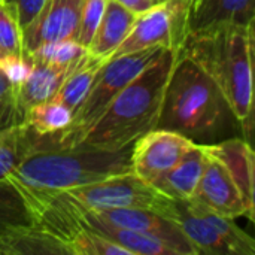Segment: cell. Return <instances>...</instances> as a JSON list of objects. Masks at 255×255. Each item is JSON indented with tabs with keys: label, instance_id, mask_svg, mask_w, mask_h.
I'll use <instances>...</instances> for the list:
<instances>
[{
	"label": "cell",
	"instance_id": "6da1fadb",
	"mask_svg": "<svg viewBox=\"0 0 255 255\" xmlns=\"http://www.w3.org/2000/svg\"><path fill=\"white\" fill-rule=\"evenodd\" d=\"M254 22L221 24L187 31L181 45V51L217 84L233 117L242 124L247 142L254 127Z\"/></svg>",
	"mask_w": 255,
	"mask_h": 255
},
{
	"label": "cell",
	"instance_id": "7a4b0ae2",
	"mask_svg": "<svg viewBox=\"0 0 255 255\" xmlns=\"http://www.w3.org/2000/svg\"><path fill=\"white\" fill-rule=\"evenodd\" d=\"M179 49L163 52L106 108L76 146L121 151L157 127L164 88Z\"/></svg>",
	"mask_w": 255,
	"mask_h": 255
},
{
	"label": "cell",
	"instance_id": "3957f363",
	"mask_svg": "<svg viewBox=\"0 0 255 255\" xmlns=\"http://www.w3.org/2000/svg\"><path fill=\"white\" fill-rule=\"evenodd\" d=\"M229 114L232 111L217 84L179 49L164 88L155 128L194 140L220 131Z\"/></svg>",
	"mask_w": 255,
	"mask_h": 255
},
{
	"label": "cell",
	"instance_id": "277c9868",
	"mask_svg": "<svg viewBox=\"0 0 255 255\" xmlns=\"http://www.w3.org/2000/svg\"><path fill=\"white\" fill-rule=\"evenodd\" d=\"M130 151L131 146L121 151L40 146L30 152L4 181L30 190L63 191L131 172Z\"/></svg>",
	"mask_w": 255,
	"mask_h": 255
},
{
	"label": "cell",
	"instance_id": "5b68a950",
	"mask_svg": "<svg viewBox=\"0 0 255 255\" xmlns=\"http://www.w3.org/2000/svg\"><path fill=\"white\" fill-rule=\"evenodd\" d=\"M166 48H151L134 54L121 55L106 60L97 72L85 99L72 115V121L63 130L42 136L37 148H73L85 133L96 124L112 100L143 70L146 69Z\"/></svg>",
	"mask_w": 255,
	"mask_h": 255
},
{
	"label": "cell",
	"instance_id": "8992f818",
	"mask_svg": "<svg viewBox=\"0 0 255 255\" xmlns=\"http://www.w3.org/2000/svg\"><path fill=\"white\" fill-rule=\"evenodd\" d=\"M200 254L255 255L254 239L235 220L215 214L194 199L172 200L163 212Z\"/></svg>",
	"mask_w": 255,
	"mask_h": 255
},
{
	"label": "cell",
	"instance_id": "52a82bcc",
	"mask_svg": "<svg viewBox=\"0 0 255 255\" xmlns=\"http://www.w3.org/2000/svg\"><path fill=\"white\" fill-rule=\"evenodd\" d=\"M52 193L81 209H145L163 215L170 203L169 197L143 182L133 172Z\"/></svg>",
	"mask_w": 255,
	"mask_h": 255
},
{
	"label": "cell",
	"instance_id": "ba28073f",
	"mask_svg": "<svg viewBox=\"0 0 255 255\" xmlns=\"http://www.w3.org/2000/svg\"><path fill=\"white\" fill-rule=\"evenodd\" d=\"M188 1L164 0L136 15L127 36L108 58L140 52L151 48L181 49L187 34Z\"/></svg>",
	"mask_w": 255,
	"mask_h": 255
},
{
	"label": "cell",
	"instance_id": "9c48e42d",
	"mask_svg": "<svg viewBox=\"0 0 255 255\" xmlns=\"http://www.w3.org/2000/svg\"><path fill=\"white\" fill-rule=\"evenodd\" d=\"M194 143V140L179 133L154 128L133 142L130 151L131 172L151 185L170 170Z\"/></svg>",
	"mask_w": 255,
	"mask_h": 255
},
{
	"label": "cell",
	"instance_id": "30bf717a",
	"mask_svg": "<svg viewBox=\"0 0 255 255\" xmlns=\"http://www.w3.org/2000/svg\"><path fill=\"white\" fill-rule=\"evenodd\" d=\"M82 0H45L37 15L22 28L24 54L60 40H76Z\"/></svg>",
	"mask_w": 255,
	"mask_h": 255
},
{
	"label": "cell",
	"instance_id": "8fae6325",
	"mask_svg": "<svg viewBox=\"0 0 255 255\" xmlns=\"http://www.w3.org/2000/svg\"><path fill=\"white\" fill-rule=\"evenodd\" d=\"M191 199L197 200L208 209L223 217L232 220L247 217L250 220L247 205L229 169L224 166L221 160L214 157L209 151L206 166Z\"/></svg>",
	"mask_w": 255,
	"mask_h": 255
},
{
	"label": "cell",
	"instance_id": "7c38bea8",
	"mask_svg": "<svg viewBox=\"0 0 255 255\" xmlns=\"http://www.w3.org/2000/svg\"><path fill=\"white\" fill-rule=\"evenodd\" d=\"M72 205V203H70ZM76 208V206H75ZM81 209V208H78ZM91 217L131 232L154 235L170 242L179 255H197L184 233L167 218L145 209H82Z\"/></svg>",
	"mask_w": 255,
	"mask_h": 255
},
{
	"label": "cell",
	"instance_id": "4fadbf2b",
	"mask_svg": "<svg viewBox=\"0 0 255 255\" xmlns=\"http://www.w3.org/2000/svg\"><path fill=\"white\" fill-rule=\"evenodd\" d=\"M208 151L221 160L236 182L247 205L250 220H254V151L250 142L241 137L206 145Z\"/></svg>",
	"mask_w": 255,
	"mask_h": 255
},
{
	"label": "cell",
	"instance_id": "5bb4252c",
	"mask_svg": "<svg viewBox=\"0 0 255 255\" xmlns=\"http://www.w3.org/2000/svg\"><path fill=\"white\" fill-rule=\"evenodd\" d=\"M254 16L255 0H190L187 31L221 24L248 25Z\"/></svg>",
	"mask_w": 255,
	"mask_h": 255
},
{
	"label": "cell",
	"instance_id": "9a60e30c",
	"mask_svg": "<svg viewBox=\"0 0 255 255\" xmlns=\"http://www.w3.org/2000/svg\"><path fill=\"white\" fill-rule=\"evenodd\" d=\"M208 161L205 145L194 143L185 155L151 185L172 200H190L194 196Z\"/></svg>",
	"mask_w": 255,
	"mask_h": 255
},
{
	"label": "cell",
	"instance_id": "2e32d148",
	"mask_svg": "<svg viewBox=\"0 0 255 255\" xmlns=\"http://www.w3.org/2000/svg\"><path fill=\"white\" fill-rule=\"evenodd\" d=\"M69 255L66 245L34 223L7 226L0 232V255Z\"/></svg>",
	"mask_w": 255,
	"mask_h": 255
},
{
	"label": "cell",
	"instance_id": "e0dca14e",
	"mask_svg": "<svg viewBox=\"0 0 255 255\" xmlns=\"http://www.w3.org/2000/svg\"><path fill=\"white\" fill-rule=\"evenodd\" d=\"M28 60L30 69L24 79L18 84V97L24 111L33 105L51 100L66 76L76 66H58L31 57H28Z\"/></svg>",
	"mask_w": 255,
	"mask_h": 255
},
{
	"label": "cell",
	"instance_id": "ac0fdd59",
	"mask_svg": "<svg viewBox=\"0 0 255 255\" xmlns=\"http://www.w3.org/2000/svg\"><path fill=\"white\" fill-rule=\"evenodd\" d=\"M134 18L136 15L133 12L115 0H106L105 12L90 45L87 46V52L106 61L127 36Z\"/></svg>",
	"mask_w": 255,
	"mask_h": 255
},
{
	"label": "cell",
	"instance_id": "d6986e66",
	"mask_svg": "<svg viewBox=\"0 0 255 255\" xmlns=\"http://www.w3.org/2000/svg\"><path fill=\"white\" fill-rule=\"evenodd\" d=\"M105 60L91 55L90 52H85L76 66L70 70V73L66 76L63 84L60 85L55 96L51 99L63 106H66L69 111L75 112L76 108L82 103L85 99L97 72L103 66Z\"/></svg>",
	"mask_w": 255,
	"mask_h": 255
},
{
	"label": "cell",
	"instance_id": "ffe728a7",
	"mask_svg": "<svg viewBox=\"0 0 255 255\" xmlns=\"http://www.w3.org/2000/svg\"><path fill=\"white\" fill-rule=\"evenodd\" d=\"M40 137L42 136L33 133L25 123L0 130V182L37 148Z\"/></svg>",
	"mask_w": 255,
	"mask_h": 255
},
{
	"label": "cell",
	"instance_id": "44dd1931",
	"mask_svg": "<svg viewBox=\"0 0 255 255\" xmlns=\"http://www.w3.org/2000/svg\"><path fill=\"white\" fill-rule=\"evenodd\" d=\"M72 115L73 112L66 106L48 100L30 106L25 111L24 123L37 136H49L67 127L72 121Z\"/></svg>",
	"mask_w": 255,
	"mask_h": 255
},
{
	"label": "cell",
	"instance_id": "7402d4cb",
	"mask_svg": "<svg viewBox=\"0 0 255 255\" xmlns=\"http://www.w3.org/2000/svg\"><path fill=\"white\" fill-rule=\"evenodd\" d=\"M66 247L69 255H131L126 248L90 230L76 220L66 239Z\"/></svg>",
	"mask_w": 255,
	"mask_h": 255
},
{
	"label": "cell",
	"instance_id": "603a6c76",
	"mask_svg": "<svg viewBox=\"0 0 255 255\" xmlns=\"http://www.w3.org/2000/svg\"><path fill=\"white\" fill-rule=\"evenodd\" d=\"M0 57H24L18 12L7 0H0Z\"/></svg>",
	"mask_w": 255,
	"mask_h": 255
},
{
	"label": "cell",
	"instance_id": "cb8c5ba5",
	"mask_svg": "<svg viewBox=\"0 0 255 255\" xmlns=\"http://www.w3.org/2000/svg\"><path fill=\"white\" fill-rule=\"evenodd\" d=\"M24 118L25 111L19 103L18 87L0 66V130L22 124Z\"/></svg>",
	"mask_w": 255,
	"mask_h": 255
},
{
	"label": "cell",
	"instance_id": "d4e9b609",
	"mask_svg": "<svg viewBox=\"0 0 255 255\" xmlns=\"http://www.w3.org/2000/svg\"><path fill=\"white\" fill-rule=\"evenodd\" d=\"M85 52L87 49L76 40H60L43 43L31 52H27V55L58 66H75Z\"/></svg>",
	"mask_w": 255,
	"mask_h": 255
},
{
	"label": "cell",
	"instance_id": "484cf974",
	"mask_svg": "<svg viewBox=\"0 0 255 255\" xmlns=\"http://www.w3.org/2000/svg\"><path fill=\"white\" fill-rule=\"evenodd\" d=\"M106 7V0H82L81 10V24L76 42L85 49L90 45L93 34L102 19V15Z\"/></svg>",
	"mask_w": 255,
	"mask_h": 255
},
{
	"label": "cell",
	"instance_id": "4316f807",
	"mask_svg": "<svg viewBox=\"0 0 255 255\" xmlns=\"http://www.w3.org/2000/svg\"><path fill=\"white\" fill-rule=\"evenodd\" d=\"M7 1L15 6L21 28H24L37 15V12L45 3V0H7Z\"/></svg>",
	"mask_w": 255,
	"mask_h": 255
},
{
	"label": "cell",
	"instance_id": "83f0119b",
	"mask_svg": "<svg viewBox=\"0 0 255 255\" xmlns=\"http://www.w3.org/2000/svg\"><path fill=\"white\" fill-rule=\"evenodd\" d=\"M115 1L124 6L126 9H128L130 12H133L134 15H139L146 9H149L152 4H155L154 0H115Z\"/></svg>",
	"mask_w": 255,
	"mask_h": 255
},
{
	"label": "cell",
	"instance_id": "f1b7e54d",
	"mask_svg": "<svg viewBox=\"0 0 255 255\" xmlns=\"http://www.w3.org/2000/svg\"><path fill=\"white\" fill-rule=\"evenodd\" d=\"M157 1H158V3H160V1H164V0H157Z\"/></svg>",
	"mask_w": 255,
	"mask_h": 255
},
{
	"label": "cell",
	"instance_id": "f546056e",
	"mask_svg": "<svg viewBox=\"0 0 255 255\" xmlns=\"http://www.w3.org/2000/svg\"><path fill=\"white\" fill-rule=\"evenodd\" d=\"M185 1H188V4H190V0H185Z\"/></svg>",
	"mask_w": 255,
	"mask_h": 255
},
{
	"label": "cell",
	"instance_id": "4dcf8cb0",
	"mask_svg": "<svg viewBox=\"0 0 255 255\" xmlns=\"http://www.w3.org/2000/svg\"><path fill=\"white\" fill-rule=\"evenodd\" d=\"M154 1H155V3H158V1H157V0H154Z\"/></svg>",
	"mask_w": 255,
	"mask_h": 255
}]
</instances>
